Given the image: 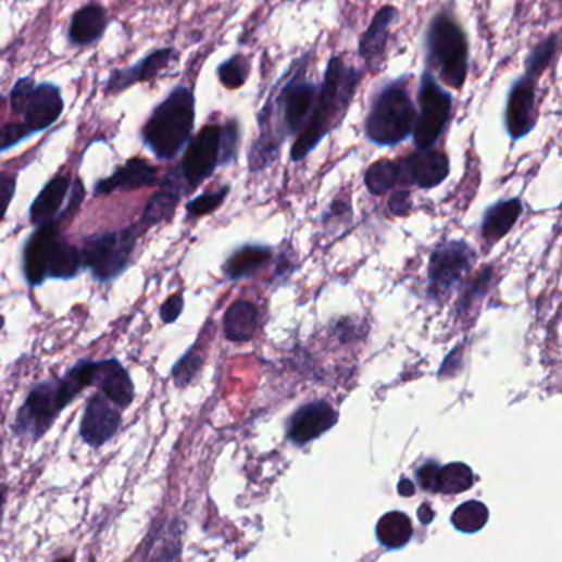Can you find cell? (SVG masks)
I'll return each instance as SVG.
<instances>
[{
	"label": "cell",
	"instance_id": "cell-15",
	"mask_svg": "<svg viewBox=\"0 0 562 562\" xmlns=\"http://www.w3.org/2000/svg\"><path fill=\"white\" fill-rule=\"evenodd\" d=\"M65 110V101H63L62 89L53 83H41L35 85L25 102L21 116L24 117L22 123L38 134L53 126L57 121L62 117Z\"/></svg>",
	"mask_w": 562,
	"mask_h": 562
},
{
	"label": "cell",
	"instance_id": "cell-16",
	"mask_svg": "<svg viewBox=\"0 0 562 562\" xmlns=\"http://www.w3.org/2000/svg\"><path fill=\"white\" fill-rule=\"evenodd\" d=\"M178 51L174 48H159L146 59L129 68L114 70L107 83V95H120L137 83L150 82L158 78L172 63L177 62Z\"/></svg>",
	"mask_w": 562,
	"mask_h": 562
},
{
	"label": "cell",
	"instance_id": "cell-5",
	"mask_svg": "<svg viewBox=\"0 0 562 562\" xmlns=\"http://www.w3.org/2000/svg\"><path fill=\"white\" fill-rule=\"evenodd\" d=\"M82 270V252L65 241L59 223L37 226L24 249V274L30 286L37 287L47 279L68 280Z\"/></svg>",
	"mask_w": 562,
	"mask_h": 562
},
{
	"label": "cell",
	"instance_id": "cell-36",
	"mask_svg": "<svg viewBox=\"0 0 562 562\" xmlns=\"http://www.w3.org/2000/svg\"><path fill=\"white\" fill-rule=\"evenodd\" d=\"M15 190H17V174L0 172V222L8 215L9 207L14 200Z\"/></svg>",
	"mask_w": 562,
	"mask_h": 562
},
{
	"label": "cell",
	"instance_id": "cell-20",
	"mask_svg": "<svg viewBox=\"0 0 562 562\" xmlns=\"http://www.w3.org/2000/svg\"><path fill=\"white\" fill-rule=\"evenodd\" d=\"M92 386L107 396L121 411L133 404L136 388L129 372L117 360H102L96 363Z\"/></svg>",
	"mask_w": 562,
	"mask_h": 562
},
{
	"label": "cell",
	"instance_id": "cell-41",
	"mask_svg": "<svg viewBox=\"0 0 562 562\" xmlns=\"http://www.w3.org/2000/svg\"><path fill=\"white\" fill-rule=\"evenodd\" d=\"M398 494L405 498L413 497L416 494V485L408 478H401L398 485Z\"/></svg>",
	"mask_w": 562,
	"mask_h": 562
},
{
	"label": "cell",
	"instance_id": "cell-4",
	"mask_svg": "<svg viewBox=\"0 0 562 562\" xmlns=\"http://www.w3.org/2000/svg\"><path fill=\"white\" fill-rule=\"evenodd\" d=\"M416 104L409 92L408 78H398L383 86L365 120V137L376 147H396L413 136Z\"/></svg>",
	"mask_w": 562,
	"mask_h": 562
},
{
	"label": "cell",
	"instance_id": "cell-38",
	"mask_svg": "<svg viewBox=\"0 0 562 562\" xmlns=\"http://www.w3.org/2000/svg\"><path fill=\"white\" fill-rule=\"evenodd\" d=\"M184 297L180 294L168 297L161 305V319L164 324H174L184 311Z\"/></svg>",
	"mask_w": 562,
	"mask_h": 562
},
{
	"label": "cell",
	"instance_id": "cell-28",
	"mask_svg": "<svg viewBox=\"0 0 562 562\" xmlns=\"http://www.w3.org/2000/svg\"><path fill=\"white\" fill-rule=\"evenodd\" d=\"M474 472L462 462L444 465L437 471L436 490L434 494L457 495L464 494L474 485Z\"/></svg>",
	"mask_w": 562,
	"mask_h": 562
},
{
	"label": "cell",
	"instance_id": "cell-37",
	"mask_svg": "<svg viewBox=\"0 0 562 562\" xmlns=\"http://www.w3.org/2000/svg\"><path fill=\"white\" fill-rule=\"evenodd\" d=\"M34 86V78H21L15 83L14 88L11 89L9 102H11V111L15 116H21L22 110H24L25 102H27Z\"/></svg>",
	"mask_w": 562,
	"mask_h": 562
},
{
	"label": "cell",
	"instance_id": "cell-42",
	"mask_svg": "<svg viewBox=\"0 0 562 562\" xmlns=\"http://www.w3.org/2000/svg\"><path fill=\"white\" fill-rule=\"evenodd\" d=\"M434 516H436V513H434V510L429 507V504H421L420 520L423 525H429V523L433 522Z\"/></svg>",
	"mask_w": 562,
	"mask_h": 562
},
{
	"label": "cell",
	"instance_id": "cell-3",
	"mask_svg": "<svg viewBox=\"0 0 562 562\" xmlns=\"http://www.w3.org/2000/svg\"><path fill=\"white\" fill-rule=\"evenodd\" d=\"M193 127V91L188 86H177L143 124L142 140L159 161H172L190 142Z\"/></svg>",
	"mask_w": 562,
	"mask_h": 562
},
{
	"label": "cell",
	"instance_id": "cell-35",
	"mask_svg": "<svg viewBox=\"0 0 562 562\" xmlns=\"http://www.w3.org/2000/svg\"><path fill=\"white\" fill-rule=\"evenodd\" d=\"M30 136H34V133L24 123L4 124L0 127V152L12 149Z\"/></svg>",
	"mask_w": 562,
	"mask_h": 562
},
{
	"label": "cell",
	"instance_id": "cell-17",
	"mask_svg": "<svg viewBox=\"0 0 562 562\" xmlns=\"http://www.w3.org/2000/svg\"><path fill=\"white\" fill-rule=\"evenodd\" d=\"M338 416L328 402L315 401L302 405L290 417L287 436L297 446H305L337 424Z\"/></svg>",
	"mask_w": 562,
	"mask_h": 562
},
{
	"label": "cell",
	"instance_id": "cell-12",
	"mask_svg": "<svg viewBox=\"0 0 562 562\" xmlns=\"http://www.w3.org/2000/svg\"><path fill=\"white\" fill-rule=\"evenodd\" d=\"M474 251L465 241H449L434 249L429 261V280L436 296H446L469 273Z\"/></svg>",
	"mask_w": 562,
	"mask_h": 562
},
{
	"label": "cell",
	"instance_id": "cell-34",
	"mask_svg": "<svg viewBox=\"0 0 562 562\" xmlns=\"http://www.w3.org/2000/svg\"><path fill=\"white\" fill-rule=\"evenodd\" d=\"M229 193V187H223L218 191H209V193L200 195V197L193 198V200L187 203L188 216H203L209 213L215 212L216 209L222 207L225 201L226 195Z\"/></svg>",
	"mask_w": 562,
	"mask_h": 562
},
{
	"label": "cell",
	"instance_id": "cell-13",
	"mask_svg": "<svg viewBox=\"0 0 562 562\" xmlns=\"http://www.w3.org/2000/svg\"><path fill=\"white\" fill-rule=\"evenodd\" d=\"M123 417L120 408L113 404L102 392H96L88 399L79 423V436L89 447L104 446L120 433Z\"/></svg>",
	"mask_w": 562,
	"mask_h": 562
},
{
	"label": "cell",
	"instance_id": "cell-14",
	"mask_svg": "<svg viewBox=\"0 0 562 562\" xmlns=\"http://www.w3.org/2000/svg\"><path fill=\"white\" fill-rule=\"evenodd\" d=\"M401 164V184H414L420 188H436L449 177L450 162L444 150L429 147L416 149Z\"/></svg>",
	"mask_w": 562,
	"mask_h": 562
},
{
	"label": "cell",
	"instance_id": "cell-6",
	"mask_svg": "<svg viewBox=\"0 0 562 562\" xmlns=\"http://www.w3.org/2000/svg\"><path fill=\"white\" fill-rule=\"evenodd\" d=\"M427 70L437 72L440 82L452 89L464 88L469 76V38L464 28L449 12L430 18L424 35Z\"/></svg>",
	"mask_w": 562,
	"mask_h": 562
},
{
	"label": "cell",
	"instance_id": "cell-27",
	"mask_svg": "<svg viewBox=\"0 0 562 562\" xmlns=\"http://www.w3.org/2000/svg\"><path fill=\"white\" fill-rule=\"evenodd\" d=\"M413 523L401 511H391L382 516L376 525V536L385 548L399 549L413 538Z\"/></svg>",
	"mask_w": 562,
	"mask_h": 562
},
{
	"label": "cell",
	"instance_id": "cell-22",
	"mask_svg": "<svg viewBox=\"0 0 562 562\" xmlns=\"http://www.w3.org/2000/svg\"><path fill=\"white\" fill-rule=\"evenodd\" d=\"M72 182L70 175H57L41 188L30 207L32 225L40 226L59 220L63 203L70 195Z\"/></svg>",
	"mask_w": 562,
	"mask_h": 562
},
{
	"label": "cell",
	"instance_id": "cell-1",
	"mask_svg": "<svg viewBox=\"0 0 562 562\" xmlns=\"http://www.w3.org/2000/svg\"><path fill=\"white\" fill-rule=\"evenodd\" d=\"M311 53L296 60L289 72L276 83L266 104L258 114L260 137L249 149V171L260 172L277 159L280 147L305 126L317 98V86L307 79Z\"/></svg>",
	"mask_w": 562,
	"mask_h": 562
},
{
	"label": "cell",
	"instance_id": "cell-26",
	"mask_svg": "<svg viewBox=\"0 0 562 562\" xmlns=\"http://www.w3.org/2000/svg\"><path fill=\"white\" fill-rule=\"evenodd\" d=\"M258 328V309L251 302L238 300L225 314V335L232 341H248Z\"/></svg>",
	"mask_w": 562,
	"mask_h": 562
},
{
	"label": "cell",
	"instance_id": "cell-18",
	"mask_svg": "<svg viewBox=\"0 0 562 562\" xmlns=\"http://www.w3.org/2000/svg\"><path fill=\"white\" fill-rule=\"evenodd\" d=\"M398 9L385 5L376 12L372 24L358 43V55L362 57L366 68L372 73L379 72L386 60V47H388L389 30L398 22Z\"/></svg>",
	"mask_w": 562,
	"mask_h": 562
},
{
	"label": "cell",
	"instance_id": "cell-23",
	"mask_svg": "<svg viewBox=\"0 0 562 562\" xmlns=\"http://www.w3.org/2000/svg\"><path fill=\"white\" fill-rule=\"evenodd\" d=\"M107 11L98 4L85 5L72 15L70 22L68 38L76 47H88L101 40L107 34Z\"/></svg>",
	"mask_w": 562,
	"mask_h": 562
},
{
	"label": "cell",
	"instance_id": "cell-2",
	"mask_svg": "<svg viewBox=\"0 0 562 562\" xmlns=\"http://www.w3.org/2000/svg\"><path fill=\"white\" fill-rule=\"evenodd\" d=\"M365 72L348 65L344 57H332L325 68L324 82L317 91L311 116L299 133L290 159L300 162L317 149L319 143L330 136L344 123Z\"/></svg>",
	"mask_w": 562,
	"mask_h": 562
},
{
	"label": "cell",
	"instance_id": "cell-39",
	"mask_svg": "<svg viewBox=\"0 0 562 562\" xmlns=\"http://www.w3.org/2000/svg\"><path fill=\"white\" fill-rule=\"evenodd\" d=\"M440 465L436 464V462H427L423 467L417 469L416 477L417 484L423 490L433 491L436 490V477L437 471H439Z\"/></svg>",
	"mask_w": 562,
	"mask_h": 562
},
{
	"label": "cell",
	"instance_id": "cell-43",
	"mask_svg": "<svg viewBox=\"0 0 562 562\" xmlns=\"http://www.w3.org/2000/svg\"><path fill=\"white\" fill-rule=\"evenodd\" d=\"M4 503H5V491H0V522H2V515H4Z\"/></svg>",
	"mask_w": 562,
	"mask_h": 562
},
{
	"label": "cell",
	"instance_id": "cell-25",
	"mask_svg": "<svg viewBox=\"0 0 562 562\" xmlns=\"http://www.w3.org/2000/svg\"><path fill=\"white\" fill-rule=\"evenodd\" d=\"M271 260V249L260 245H248L236 249L226 260L223 271L232 280L245 279L260 273Z\"/></svg>",
	"mask_w": 562,
	"mask_h": 562
},
{
	"label": "cell",
	"instance_id": "cell-31",
	"mask_svg": "<svg viewBox=\"0 0 562 562\" xmlns=\"http://www.w3.org/2000/svg\"><path fill=\"white\" fill-rule=\"evenodd\" d=\"M450 522L459 532L474 535L487 525L488 508L480 501H465L455 508Z\"/></svg>",
	"mask_w": 562,
	"mask_h": 562
},
{
	"label": "cell",
	"instance_id": "cell-10",
	"mask_svg": "<svg viewBox=\"0 0 562 562\" xmlns=\"http://www.w3.org/2000/svg\"><path fill=\"white\" fill-rule=\"evenodd\" d=\"M62 411L57 379L38 383L15 414V436L28 442H37L55 424Z\"/></svg>",
	"mask_w": 562,
	"mask_h": 562
},
{
	"label": "cell",
	"instance_id": "cell-7",
	"mask_svg": "<svg viewBox=\"0 0 562 562\" xmlns=\"http://www.w3.org/2000/svg\"><path fill=\"white\" fill-rule=\"evenodd\" d=\"M241 129L238 121L229 120L225 126L209 124L188 142L182 159L180 174L188 190L200 187L220 165H229L238 158Z\"/></svg>",
	"mask_w": 562,
	"mask_h": 562
},
{
	"label": "cell",
	"instance_id": "cell-9",
	"mask_svg": "<svg viewBox=\"0 0 562 562\" xmlns=\"http://www.w3.org/2000/svg\"><path fill=\"white\" fill-rule=\"evenodd\" d=\"M417 102H420V114L414 126V147L429 149L436 146L452 116V95L439 85L430 70H424L421 75Z\"/></svg>",
	"mask_w": 562,
	"mask_h": 562
},
{
	"label": "cell",
	"instance_id": "cell-33",
	"mask_svg": "<svg viewBox=\"0 0 562 562\" xmlns=\"http://www.w3.org/2000/svg\"><path fill=\"white\" fill-rule=\"evenodd\" d=\"M203 369V354L197 350V347H191L184 357L178 360L177 365L172 370L175 385L178 388H185L197 378L200 370Z\"/></svg>",
	"mask_w": 562,
	"mask_h": 562
},
{
	"label": "cell",
	"instance_id": "cell-19",
	"mask_svg": "<svg viewBox=\"0 0 562 562\" xmlns=\"http://www.w3.org/2000/svg\"><path fill=\"white\" fill-rule=\"evenodd\" d=\"M184 191L178 171L168 172V174L162 178L161 188H159L158 193H153L150 200L147 201L146 209H143L142 216H140L139 225H137L139 232L143 233L146 229L159 225V223L172 220L178 203H180Z\"/></svg>",
	"mask_w": 562,
	"mask_h": 562
},
{
	"label": "cell",
	"instance_id": "cell-29",
	"mask_svg": "<svg viewBox=\"0 0 562 562\" xmlns=\"http://www.w3.org/2000/svg\"><path fill=\"white\" fill-rule=\"evenodd\" d=\"M401 184V164L391 159H382L370 165L365 174V185L372 195H385Z\"/></svg>",
	"mask_w": 562,
	"mask_h": 562
},
{
	"label": "cell",
	"instance_id": "cell-8",
	"mask_svg": "<svg viewBox=\"0 0 562 562\" xmlns=\"http://www.w3.org/2000/svg\"><path fill=\"white\" fill-rule=\"evenodd\" d=\"M139 235L137 226H129L120 232L89 236L79 249L83 266L91 271L99 283L117 279L130 266Z\"/></svg>",
	"mask_w": 562,
	"mask_h": 562
},
{
	"label": "cell",
	"instance_id": "cell-40",
	"mask_svg": "<svg viewBox=\"0 0 562 562\" xmlns=\"http://www.w3.org/2000/svg\"><path fill=\"white\" fill-rule=\"evenodd\" d=\"M388 207L392 215H405L409 209H411V195H409L408 190L396 191V193H392V197L389 198Z\"/></svg>",
	"mask_w": 562,
	"mask_h": 562
},
{
	"label": "cell",
	"instance_id": "cell-11",
	"mask_svg": "<svg viewBox=\"0 0 562 562\" xmlns=\"http://www.w3.org/2000/svg\"><path fill=\"white\" fill-rule=\"evenodd\" d=\"M536 89H538V79L523 75L513 82L508 91L503 124L508 137L513 142L525 139L536 129V124H538Z\"/></svg>",
	"mask_w": 562,
	"mask_h": 562
},
{
	"label": "cell",
	"instance_id": "cell-24",
	"mask_svg": "<svg viewBox=\"0 0 562 562\" xmlns=\"http://www.w3.org/2000/svg\"><path fill=\"white\" fill-rule=\"evenodd\" d=\"M522 212L523 204L520 198H510V200L491 204L490 209L485 212L484 222H482V235L488 241H498L515 226Z\"/></svg>",
	"mask_w": 562,
	"mask_h": 562
},
{
	"label": "cell",
	"instance_id": "cell-30",
	"mask_svg": "<svg viewBox=\"0 0 562 562\" xmlns=\"http://www.w3.org/2000/svg\"><path fill=\"white\" fill-rule=\"evenodd\" d=\"M559 51V34H551L532 48L526 57L525 75L539 79V76L552 65Z\"/></svg>",
	"mask_w": 562,
	"mask_h": 562
},
{
	"label": "cell",
	"instance_id": "cell-32",
	"mask_svg": "<svg viewBox=\"0 0 562 562\" xmlns=\"http://www.w3.org/2000/svg\"><path fill=\"white\" fill-rule=\"evenodd\" d=\"M251 66H249L248 59L241 53H236L232 59L223 62L216 70L220 83L228 89H239L248 82Z\"/></svg>",
	"mask_w": 562,
	"mask_h": 562
},
{
	"label": "cell",
	"instance_id": "cell-21",
	"mask_svg": "<svg viewBox=\"0 0 562 562\" xmlns=\"http://www.w3.org/2000/svg\"><path fill=\"white\" fill-rule=\"evenodd\" d=\"M159 184L158 168L140 158H133L116 168L111 177L101 178L95 185L96 195H110L114 191H133Z\"/></svg>",
	"mask_w": 562,
	"mask_h": 562
}]
</instances>
